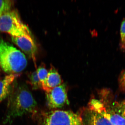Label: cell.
Instances as JSON below:
<instances>
[{
	"label": "cell",
	"instance_id": "cell-9",
	"mask_svg": "<svg viewBox=\"0 0 125 125\" xmlns=\"http://www.w3.org/2000/svg\"><path fill=\"white\" fill-rule=\"evenodd\" d=\"M18 74H9L0 80V102L9 96Z\"/></svg>",
	"mask_w": 125,
	"mask_h": 125
},
{
	"label": "cell",
	"instance_id": "cell-8",
	"mask_svg": "<svg viewBox=\"0 0 125 125\" xmlns=\"http://www.w3.org/2000/svg\"><path fill=\"white\" fill-rule=\"evenodd\" d=\"M11 40L15 45L35 62L37 47L32 35L11 37Z\"/></svg>",
	"mask_w": 125,
	"mask_h": 125
},
{
	"label": "cell",
	"instance_id": "cell-12",
	"mask_svg": "<svg viewBox=\"0 0 125 125\" xmlns=\"http://www.w3.org/2000/svg\"><path fill=\"white\" fill-rule=\"evenodd\" d=\"M28 82L33 90L42 89L41 83L37 71L31 72L28 75Z\"/></svg>",
	"mask_w": 125,
	"mask_h": 125
},
{
	"label": "cell",
	"instance_id": "cell-15",
	"mask_svg": "<svg viewBox=\"0 0 125 125\" xmlns=\"http://www.w3.org/2000/svg\"><path fill=\"white\" fill-rule=\"evenodd\" d=\"M118 84L121 91L125 92V69L121 72L118 78Z\"/></svg>",
	"mask_w": 125,
	"mask_h": 125
},
{
	"label": "cell",
	"instance_id": "cell-14",
	"mask_svg": "<svg viewBox=\"0 0 125 125\" xmlns=\"http://www.w3.org/2000/svg\"><path fill=\"white\" fill-rule=\"evenodd\" d=\"M120 35V48L122 51H125V17L123 19L121 24Z\"/></svg>",
	"mask_w": 125,
	"mask_h": 125
},
{
	"label": "cell",
	"instance_id": "cell-7",
	"mask_svg": "<svg viewBox=\"0 0 125 125\" xmlns=\"http://www.w3.org/2000/svg\"><path fill=\"white\" fill-rule=\"evenodd\" d=\"M83 125H113L102 114L88 106L79 112Z\"/></svg>",
	"mask_w": 125,
	"mask_h": 125
},
{
	"label": "cell",
	"instance_id": "cell-6",
	"mask_svg": "<svg viewBox=\"0 0 125 125\" xmlns=\"http://www.w3.org/2000/svg\"><path fill=\"white\" fill-rule=\"evenodd\" d=\"M46 94L47 103L50 108H61L69 104L67 88L64 84L46 92Z\"/></svg>",
	"mask_w": 125,
	"mask_h": 125
},
{
	"label": "cell",
	"instance_id": "cell-4",
	"mask_svg": "<svg viewBox=\"0 0 125 125\" xmlns=\"http://www.w3.org/2000/svg\"><path fill=\"white\" fill-rule=\"evenodd\" d=\"M0 31L11 37L32 35L29 28L22 22L18 11L14 10H10L0 17Z\"/></svg>",
	"mask_w": 125,
	"mask_h": 125
},
{
	"label": "cell",
	"instance_id": "cell-16",
	"mask_svg": "<svg viewBox=\"0 0 125 125\" xmlns=\"http://www.w3.org/2000/svg\"><path fill=\"white\" fill-rule=\"evenodd\" d=\"M114 105L117 110L125 118V105L121 102L118 103L116 102H115Z\"/></svg>",
	"mask_w": 125,
	"mask_h": 125
},
{
	"label": "cell",
	"instance_id": "cell-5",
	"mask_svg": "<svg viewBox=\"0 0 125 125\" xmlns=\"http://www.w3.org/2000/svg\"><path fill=\"white\" fill-rule=\"evenodd\" d=\"M40 117L42 125H83L79 114L70 111L55 110L43 112Z\"/></svg>",
	"mask_w": 125,
	"mask_h": 125
},
{
	"label": "cell",
	"instance_id": "cell-2",
	"mask_svg": "<svg viewBox=\"0 0 125 125\" xmlns=\"http://www.w3.org/2000/svg\"><path fill=\"white\" fill-rule=\"evenodd\" d=\"M27 58L20 50L10 43L0 39V67L8 74H14L24 70Z\"/></svg>",
	"mask_w": 125,
	"mask_h": 125
},
{
	"label": "cell",
	"instance_id": "cell-17",
	"mask_svg": "<svg viewBox=\"0 0 125 125\" xmlns=\"http://www.w3.org/2000/svg\"><path fill=\"white\" fill-rule=\"evenodd\" d=\"M121 103L122 104H123V105H125V100H124V101H122V102H121Z\"/></svg>",
	"mask_w": 125,
	"mask_h": 125
},
{
	"label": "cell",
	"instance_id": "cell-13",
	"mask_svg": "<svg viewBox=\"0 0 125 125\" xmlns=\"http://www.w3.org/2000/svg\"><path fill=\"white\" fill-rule=\"evenodd\" d=\"M13 1L8 0H0V17L5 13L11 10Z\"/></svg>",
	"mask_w": 125,
	"mask_h": 125
},
{
	"label": "cell",
	"instance_id": "cell-3",
	"mask_svg": "<svg viewBox=\"0 0 125 125\" xmlns=\"http://www.w3.org/2000/svg\"><path fill=\"white\" fill-rule=\"evenodd\" d=\"M100 99H93L88 106L107 118L113 125H125V118L117 110L114 102L110 103L107 92L100 94Z\"/></svg>",
	"mask_w": 125,
	"mask_h": 125
},
{
	"label": "cell",
	"instance_id": "cell-11",
	"mask_svg": "<svg viewBox=\"0 0 125 125\" xmlns=\"http://www.w3.org/2000/svg\"><path fill=\"white\" fill-rule=\"evenodd\" d=\"M37 73L41 83L42 89L45 92L48 91L47 87V80L48 72L45 66L41 65L37 69Z\"/></svg>",
	"mask_w": 125,
	"mask_h": 125
},
{
	"label": "cell",
	"instance_id": "cell-10",
	"mask_svg": "<svg viewBox=\"0 0 125 125\" xmlns=\"http://www.w3.org/2000/svg\"><path fill=\"white\" fill-rule=\"evenodd\" d=\"M62 80L58 71L54 67H52L48 72L47 78V84L48 91L62 84Z\"/></svg>",
	"mask_w": 125,
	"mask_h": 125
},
{
	"label": "cell",
	"instance_id": "cell-1",
	"mask_svg": "<svg viewBox=\"0 0 125 125\" xmlns=\"http://www.w3.org/2000/svg\"><path fill=\"white\" fill-rule=\"evenodd\" d=\"M37 102L28 87L24 84H13L8 96L4 123H11L15 118L28 113L34 115L37 112Z\"/></svg>",
	"mask_w": 125,
	"mask_h": 125
}]
</instances>
